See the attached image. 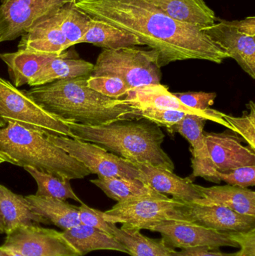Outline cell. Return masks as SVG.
I'll return each mask as SVG.
<instances>
[{"instance_id": "cell-12", "label": "cell", "mask_w": 255, "mask_h": 256, "mask_svg": "<svg viewBox=\"0 0 255 256\" xmlns=\"http://www.w3.org/2000/svg\"><path fill=\"white\" fill-rule=\"evenodd\" d=\"M146 230L160 233L165 244L175 248L188 249L209 248L220 249L222 246L239 248L229 232L205 228L193 222L167 220L149 226Z\"/></svg>"}, {"instance_id": "cell-3", "label": "cell", "mask_w": 255, "mask_h": 256, "mask_svg": "<svg viewBox=\"0 0 255 256\" xmlns=\"http://www.w3.org/2000/svg\"><path fill=\"white\" fill-rule=\"evenodd\" d=\"M66 123L73 138L98 144L131 162L175 170L172 158L162 148L166 136L160 126L149 120H119L97 126Z\"/></svg>"}, {"instance_id": "cell-42", "label": "cell", "mask_w": 255, "mask_h": 256, "mask_svg": "<svg viewBox=\"0 0 255 256\" xmlns=\"http://www.w3.org/2000/svg\"><path fill=\"white\" fill-rule=\"evenodd\" d=\"M6 123L4 122V121H3L2 120H1V118H0V128H2L4 127H5Z\"/></svg>"}, {"instance_id": "cell-8", "label": "cell", "mask_w": 255, "mask_h": 256, "mask_svg": "<svg viewBox=\"0 0 255 256\" xmlns=\"http://www.w3.org/2000/svg\"><path fill=\"white\" fill-rule=\"evenodd\" d=\"M201 30L255 79V16L232 21L217 18L214 24Z\"/></svg>"}, {"instance_id": "cell-7", "label": "cell", "mask_w": 255, "mask_h": 256, "mask_svg": "<svg viewBox=\"0 0 255 256\" xmlns=\"http://www.w3.org/2000/svg\"><path fill=\"white\" fill-rule=\"evenodd\" d=\"M0 118L42 135L73 138L65 122L55 118L31 98L0 76Z\"/></svg>"}, {"instance_id": "cell-20", "label": "cell", "mask_w": 255, "mask_h": 256, "mask_svg": "<svg viewBox=\"0 0 255 256\" xmlns=\"http://www.w3.org/2000/svg\"><path fill=\"white\" fill-rule=\"evenodd\" d=\"M94 66L92 63L80 60L74 50L64 51L60 56L44 66L28 85L31 87L39 86L61 80L89 76L94 70Z\"/></svg>"}, {"instance_id": "cell-41", "label": "cell", "mask_w": 255, "mask_h": 256, "mask_svg": "<svg viewBox=\"0 0 255 256\" xmlns=\"http://www.w3.org/2000/svg\"><path fill=\"white\" fill-rule=\"evenodd\" d=\"M4 162H6L5 158H4V156H3L2 155L0 154V165Z\"/></svg>"}, {"instance_id": "cell-16", "label": "cell", "mask_w": 255, "mask_h": 256, "mask_svg": "<svg viewBox=\"0 0 255 256\" xmlns=\"http://www.w3.org/2000/svg\"><path fill=\"white\" fill-rule=\"evenodd\" d=\"M190 222L223 232H247L255 228V216L241 214L228 208L186 202Z\"/></svg>"}, {"instance_id": "cell-14", "label": "cell", "mask_w": 255, "mask_h": 256, "mask_svg": "<svg viewBox=\"0 0 255 256\" xmlns=\"http://www.w3.org/2000/svg\"><path fill=\"white\" fill-rule=\"evenodd\" d=\"M125 100L133 108H154L157 109L181 111L189 115H196L222 124L228 129L232 128L223 118V112L215 110L207 111L198 110L185 106L170 92L167 87L161 84L145 86L130 90Z\"/></svg>"}, {"instance_id": "cell-23", "label": "cell", "mask_w": 255, "mask_h": 256, "mask_svg": "<svg viewBox=\"0 0 255 256\" xmlns=\"http://www.w3.org/2000/svg\"><path fill=\"white\" fill-rule=\"evenodd\" d=\"M61 55L18 50L16 52L0 54V58L7 66L13 85L19 88L28 84L44 66Z\"/></svg>"}, {"instance_id": "cell-40", "label": "cell", "mask_w": 255, "mask_h": 256, "mask_svg": "<svg viewBox=\"0 0 255 256\" xmlns=\"http://www.w3.org/2000/svg\"><path fill=\"white\" fill-rule=\"evenodd\" d=\"M4 234V228H3L2 221L0 216V234Z\"/></svg>"}, {"instance_id": "cell-34", "label": "cell", "mask_w": 255, "mask_h": 256, "mask_svg": "<svg viewBox=\"0 0 255 256\" xmlns=\"http://www.w3.org/2000/svg\"><path fill=\"white\" fill-rule=\"evenodd\" d=\"M217 174L221 182L232 186L247 188L255 185V166L239 167L225 172L217 171Z\"/></svg>"}, {"instance_id": "cell-4", "label": "cell", "mask_w": 255, "mask_h": 256, "mask_svg": "<svg viewBox=\"0 0 255 256\" xmlns=\"http://www.w3.org/2000/svg\"><path fill=\"white\" fill-rule=\"evenodd\" d=\"M0 154L6 162L34 170L59 178L82 179L91 174L82 162L45 136L14 123L0 128Z\"/></svg>"}, {"instance_id": "cell-39", "label": "cell", "mask_w": 255, "mask_h": 256, "mask_svg": "<svg viewBox=\"0 0 255 256\" xmlns=\"http://www.w3.org/2000/svg\"><path fill=\"white\" fill-rule=\"evenodd\" d=\"M0 256H21L19 254L0 246Z\"/></svg>"}, {"instance_id": "cell-38", "label": "cell", "mask_w": 255, "mask_h": 256, "mask_svg": "<svg viewBox=\"0 0 255 256\" xmlns=\"http://www.w3.org/2000/svg\"><path fill=\"white\" fill-rule=\"evenodd\" d=\"M172 256H238V252L235 254H225L220 249H211L209 248H194L182 249L177 252L174 251Z\"/></svg>"}, {"instance_id": "cell-28", "label": "cell", "mask_w": 255, "mask_h": 256, "mask_svg": "<svg viewBox=\"0 0 255 256\" xmlns=\"http://www.w3.org/2000/svg\"><path fill=\"white\" fill-rule=\"evenodd\" d=\"M91 182L100 188L108 197L118 202L161 194L136 178L98 177L91 180Z\"/></svg>"}, {"instance_id": "cell-36", "label": "cell", "mask_w": 255, "mask_h": 256, "mask_svg": "<svg viewBox=\"0 0 255 256\" xmlns=\"http://www.w3.org/2000/svg\"><path fill=\"white\" fill-rule=\"evenodd\" d=\"M185 106L201 111L210 110V106L214 104L217 93L215 92H183L172 93Z\"/></svg>"}, {"instance_id": "cell-33", "label": "cell", "mask_w": 255, "mask_h": 256, "mask_svg": "<svg viewBox=\"0 0 255 256\" xmlns=\"http://www.w3.org/2000/svg\"><path fill=\"white\" fill-rule=\"evenodd\" d=\"M141 118H145L157 126H163L170 130L173 126L180 122L187 114L181 111L157 109L154 108H137Z\"/></svg>"}, {"instance_id": "cell-24", "label": "cell", "mask_w": 255, "mask_h": 256, "mask_svg": "<svg viewBox=\"0 0 255 256\" xmlns=\"http://www.w3.org/2000/svg\"><path fill=\"white\" fill-rule=\"evenodd\" d=\"M25 198L31 210L44 218L49 225L52 224L64 231L81 224L79 207L67 201L36 195L26 196Z\"/></svg>"}, {"instance_id": "cell-18", "label": "cell", "mask_w": 255, "mask_h": 256, "mask_svg": "<svg viewBox=\"0 0 255 256\" xmlns=\"http://www.w3.org/2000/svg\"><path fill=\"white\" fill-rule=\"evenodd\" d=\"M60 9L50 18L34 26L21 37L18 50L42 54H61L69 48L61 31Z\"/></svg>"}, {"instance_id": "cell-15", "label": "cell", "mask_w": 255, "mask_h": 256, "mask_svg": "<svg viewBox=\"0 0 255 256\" xmlns=\"http://www.w3.org/2000/svg\"><path fill=\"white\" fill-rule=\"evenodd\" d=\"M211 160L217 171L225 172L239 167L255 166V152L242 144L236 132L205 134Z\"/></svg>"}, {"instance_id": "cell-30", "label": "cell", "mask_w": 255, "mask_h": 256, "mask_svg": "<svg viewBox=\"0 0 255 256\" xmlns=\"http://www.w3.org/2000/svg\"><path fill=\"white\" fill-rule=\"evenodd\" d=\"M60 12L61 31L70 48L77 44L78 42L88 31L91 19L75 6L73 2L64 4L60 8Z\"/></svg>"}, {"instance_id": "cell-25", "label": "cell", "mask_w": 255, "mask_h": 256, "mask_svg": "<svg viewBox=\"0 0 255 256\" xmlns=\"http://www.w3.org/2000/svg\"><path fill=\"white\" fill-rule=\"evenodd\" d=\"M62 234L80 256L97 250L118 251L128 254L127 249L113 236L82 224L64 230Z\"/></svg>"}, {"instance_id": "cell-17", "label": "cell", "mask_w": 255, "mask_h": 256, "mask_svg": "<svg viewBox=\"0 0 255 256\" xmlns=\"http://www.w3.org/2000/svg\"><path fill=\"white\" fill-rule=\"evenodd\" d=\"M132 164L140 172L139 180L157 192L169 194L172 196V198L189 202L202 198L196 184L190 177L182 178L174 174V172L150 164Z\"/></svg>"}, {"instance_id": "cell-1", "label": "cell", "mask_w": 255, "mask_h": 256, "mask_svg": "<svg viewBox=\"0 0 255 256\" xmlns=\"http://www.w3.org/2000/svg\"><path fill=\"white\" fill-rule=\"evenodd\" d=\"M90 19L131 33L158 54L160 68L184 60L221 64L230 58L201 28L177 20L142 0H74Z\"/></svg>"}, {"instance_id": "cell-9", "label": "cell", "mask_w": 255, "mask_h": 256, "mask_svg": "<svg viewBox=\"0 0 255 256\" xmlns=\"http://www.w3.org/2000/svg\"><path fill=\"white\" fill-rule=\"evenodd\" d=\"M51 142L85 166L98 177L136 178L140 172L130 161L110 153L98 144L66 136H47Z\"/></svg>"}, {"instance_id": "cell-19", "label": "cell", "mask_w": 255, "mask_h": 256, "mask_svg": "<svg viewBox=\"0 0 255 256\" xmlns=\"http://www.w3.org/2000/svg\"><path fill=\"white\" fill-rule=\"evenodd\" d=\"M196 188L202 198L192 202L223 206L241 214L255 216V192L252 190L229 184L211 188L196 184Z\"/></svg>"}, {"instance_id": "cell-21", "label": "cell", "mask_w": 255, "mask_h": 256, "mask_svg": "<svg viewBox=\"0 0 255 256\" xmlns=\"http://www.w3.org/2000/svg\"><path fill=\"white\" fill-rule=\"evenodd\" d=\"M168 16L199 28L217 20L215 12L205 0H142Z\"/></svg>"}, {"instance_id": "cell-10", "label": "cell", "mask_w": 255, "mask_h": 256, "mask_svg": "<svg viewBox=\"0 0 255 256\" xmlns=\"http://www.w3.org/2000/svg\"><path fill=\"white\" fill-rule=\"evenodd\" d=\"M74 0H1L0 43L22 37Z\"/></svg>"}, {"instance_id": "cell-29", "label": "cell", "mask_w": 255, "mask_h": 256, "mask_svg": "<svg viewBox=\"0 0 255 256\" xmlns=\"http://www.w3.org/2000/svg\"><path fill=\"white\" fill-rule=\"evenodd\" d=\"M24 170L31 174L37 183V192L34 195L63 201L73 200L82 204V202L73 190L68 179L59 178L51 174L40 172L32 167L25 166Z\"/></svg>"}, {"instance_id": "cell-11", "label": "cell", "mask_w": 255, "mask_h": 256, "mask_svg": "<svg viewBox=\"0 0 255 256\" xmlns=\"http://www.w3.org/2000/svg\"><path fill=\"white\" fill-rule=\"evenodd\" d=\"M0 246L21 256H80L62 232L39 225L14 228Z\"/></svg>"}, {"instance_id": "cell-22", "label": "cell", "mask_w": 255, "mask_h": 256, "mask_svg": "<svg viewBox=\"0 0 255 256\" xmlns=\"http://www.w3.org/2000/svg\"><path fill=\"white\" fill-rule=\"evenodd\" d=\"M0 216L4 234L22 226L49 225L47 221L34 213L25 197L14 194L0 184Z\"/></svg>"}, {"instance_id": "cell-35", "label": "cell", "mask_w": 255, "mask_h": 256, "mask_svg": "<svg viewBox=\"0 0 255 256\" xmlns=\"http://www.w3.org/2000/svg\"><path fill=\"white\" fill-rule=\"evenodd\" d=\"M79 212L81 224L112 236V228L115 224L106 221L103 218V212L91 208L83 202L79 206Z\"/></svg>"}, {"instance_id": "cell-5", "label": "cell", "mask_w": 255, "mask_h": 256, "mask_svg": "<svg viewBox=\"0 0 255 256\" xmlns=\"http://www.w3.org/2000/svg\"><path fill=\"white\" fill-rule=\"evenodd\" d=\"M91 75L116 76L131 90L160 84L162 72L155 50L133 46L115 50L103 49L97 57Z\"/></svg>"}, {"instance_id": "cell-27", "label": "cell", "mask_w": 255, "mask_h": 256, "mask_svg": "<svg viewBox=\"0 0 255 256\" xmlns=\"http://www.w3.org/2000/svg\"><path fill=\"white\" fill-rule=\"evenodd\" d=\"M112 236L127 249L130 256H172L175 251L162 239L150 238L136 228H118L115 224Z\"/></svg>"}, {"instance_id": "cell-6", "label": "cell", "mask_w": 255, "mask_h": 256, "mask_svg": "<svg viewBox=\"0 0 255 256\" xmlns=\"http://www.w3.org/2000/svg\"><path fill=\"white\" fill-rule=\"evenodd\" d=\"M103 214L108 222L140 231L163 221L191 222L186 202L169 198L163 194L118 202Z\"/></svg>"}, {"instance_id": "cell-2", "label": "cell", "mask_w": 255, "mask_h": 256, "mask_svg": "<svg viewBox=\"0 0 255 256\" xmlns=\"http://www.w3.org/2000/svg\"><path fill=\"white\" fill-rule=\"evenodd\" d=\"M89 76L61 80L31 87L25 94L55 118L83 126H105L119 120H139V110L125 99L100 94L87 84Z\"/></svg>"}, {"instance_id": "cell-43", "label": "cell", "mask_w": 255, "mask_h": 256, "mask_svg": "<svg viewBox=\"0 0 255 256\" xmlns=\"http://www.w3.org/2000/svg\"><path fill=\"white\" fill-rule=\"evenodd\" d=\"M0 38H1V36H0Z\"/></svg>"}, {"instance_id": "cell-37", "label": "cell", "mask_w": 255, "mask_h": 256, "mask_svg": "<svg viewBox=\"0 0 255 256\" xmlns=\"http://www.w3.org/2000/svg\"><path fill=\"white\" fill-rule=\"evenodd\" d=\"M229 234L231 238L241 248L238 256H255V228L250 231L229 232Z\"/></svg>"}, {"instance_id": "cell-13", "label": "cell", "mask_w": 255, "mask_h": 256, "mask_svg": "<svg viewBox=\"0 0 255 256\" xmlns=\"http://www.w3.org/2000/svg\"><path fill=\"white\" fill-rule=\"evenodd\" d=\"M207 121L208 120L203 117L187 114L169 131L181 134L191 144L193 174L190 178L193 180L195 178L200 177L214 183L220 184L221 180L217 176V170L211 160L205 140L204 128Z\"/></svg>"}, {"instance_id": "cell-31", "label": "cell", "mask_w": 255, "mask_h": 256, "mask_svg": "<svg viewBox=\"0 0 255 256\" xmlns=\"http://www.w3.org/2000/svg\"><path fill=\"white\" fill-rule=\"evenodd\" d=\"M250 112H244L241 117L223 114V118L231 126L232 131L241 136L250 148L255 152V106L253 100L249 104Z\"/></svg>"}, {"instance_id": "cell-26", "label": "cell", "mask_w": 255, "mask_h": 256, "mask_svg": "<svg viewBox=\"0 0 255 256\" xmlns=\"http://www.w3.org/2000/svg\"><path fill=\"white\" fill-rule=\"evenodd\" d=\"M91 44L106 50H119L142 45L134 34L103 21L91 19L89 28L78 44Z\"/></svg>"}, {"instance_id": "cell-32", "label": "cell", "mask_w": 255, "mask_h": 256, "mask_svg": "<svg viewBox=\"0 0 255 256\" xmlns=\"http://www.w3.org/2000/svg\"><path fill=\"white\" fill-rule=\"evenodd\" d=\"M87 84L90 88L100 94L115 99L127 96L130 90L122 80L116 76H93L90 75Z\"/></svg>"}]
</instances>
